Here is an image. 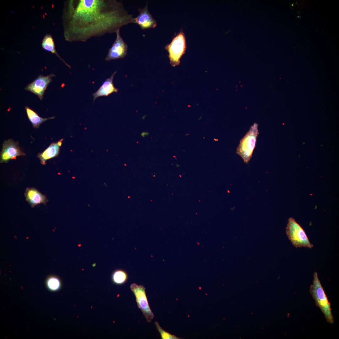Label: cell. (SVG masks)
Listing matches in <instances>:
<instances>
[{
	"instance_id": "obj_1",
	"label": "cell",
	"mask_w": 339,
	"mask_h": 339,
	"mask_svg": "<svg viewBox=\"0 0 339 339\" xmlns=\"http://www.w3.org/2000/svg\"><path fill=\"white\" fill-rule=\"evenodd\" d=\"M134 18L116 0H71L63 15L64 35L69 41L85 42L107 33H116L133 23Z\"/></svg>"
},
{
	"instance_id": "obj_2",
	"label": "cell",
	"mask_w": 339,
	"mask_h": 339,
	"mask_svg": "<svg viewBox=\"0 0 339 339\" xmlns=\"http://www.w3.org/2000/svg\"><path fill=\"white\" fill-rule=\"evenodd\" d=\"M313 284L310 286V292L316 304L324 314L326 320L330 323L334 320L332 314L331 305L318 277L317 272L314 273Z\"/></svg>"
},
{
	"instance_id": "obj_3",
	"label": "cell",
	"mask_w": 339,
	"mask_h": 339,
	"mask_svg": "<svg viewBox=\"0 0 339 339\" xmlns=\"http://www.w3.org/2000/svg\"><path fill=\"white\" fill-rule=\"evenodd\" d=\"M258 124L254 123L241 140L237 149L236 153L240 155L244 162L248 163L250 159L256 146L259 134Z\"/></svg>"
},
{
	"instance_id": "obj_4",
	"label": "cell",
	"mask_w": 339,
	"mask_h": 339,
	"mask_svg": "<svg viewBox=\"0 0 339 339\" xmlns=\"http://www.w3.org/2000/svg\"><path fill=\"white\" fill-rule=\"evenodd\" d=\"M286 232L289 239L296 247H304L312 248L313 245L310 243L303 229L292 218L288 220Z\"/></svg>"
},
{
	"instance_id": "obj_5",
	"label": "cell",
	"mask_w": 339,
	"mask_h": 339,
	"mask_svg": "<svg viewBox=\"0 0 339 339\" xmlns=\"http://www.w3.org/2000/svg\"><path fill=\"white\" fill-rule=\"evenodd\" d=\"M165 49L169 53L170 62L172 66L179 65L180 59L186 49V43L184 33L180 31L173 39L170 43L167 45Z\"/></svg>"
},
{
	"instance_id": "obj_6",
	"label": "cell",
	"mask_w": 339,
	"mask_h": 339,
	"mask_svg": "<svg viewBox=\"0 0 339 339\" xmlns=\"http://www.w3.org/2000/svg\"><path fill=\"white\" fill-rule=\"evenodd\" d=\"M130 288L135 296L137 306L147 322H151L154 316L149 306L145 288L143 285H138L135 283L131 284Z\"/></svg>"
},
{
	"instance_id": "obj_7",
	"label": "cell",
	"mask_w": 339,
	"mask_h": 339,
	"mask_svg": "<svg viewBox=\"0 0 339 339\" xmlns=\"http://www.w3.org/2000/svg\"><path fill=\"white\" fill-rule=\"evenodd\" d=\"M120 30L116 32V39L109 50L108 54L105 58L106 61L122 58L127 54L128 46L121 37Z\"/></svg>"
},
{
	"instance_id": "obj_8",
	"label": "cell",
	"mask_w": 339,
	"mask_h": 339,
	"mask_svg": "<svg viewBox=\"0 0 339 339\" xmlns=\"http://www.w3.org/2000/svg\"><path fill=\"white\" fill-rule=\"evenodd\" d=\"M25 155L20 148L18 142L9 139L5 141L3 143L0 162L6 163L10 159H15L17 156Z\"/></svg>"
},
{
	"instance_id": "obj_9",
	"label": "cell",
	"mask_w": 339,
	"mask_h": 339,
	"mask_svg": "<svg viewBox=\"0 0 339 339\" xmlns=\"http://www.w3.org/2000/svg\"><path fill=\"white\" fill-rule=\"evenodd\" d=\"M54 76V74L47 76L40 75L34 81L29 84L25 89L35 94L42 100L47 86L52 81L51 78Z\"/></svg>"
},
{
	"instance_id": "obj_10",
	"label": "cell",
	"mask_w": 339,
	"mask_h": 339,
	"mask_svg": "<svg viewBox=\"0 0 339 339\" xmlns=\"http://www.w3.org/2000/svg\"><path fill=\"white\" fill-rule=\"evenodd\" d=\"M148 3L143 8H139V15L134 18L133 23L138 25L142 29L155 28L157 25L156 20L149 12L148 8Z\"/></svg>"
},
{
	"instance_id": "obj_11",
	"label": "cell",
	"mask_w": 339,
	"mask_h": 339,
	"mask_svg": "<svg viewBox=\"0 0 339 339\" xmlns=\"http://www.w3.org/2000/svg\"><path fill=\"white\" fill-rule=\"evenodd\" d=\"M63 140L62 138L57 142L52 143L43 152L38 153L37 157L41 164L45 165L46 161L58 156Z\"/></svg>"
},
{
	"instance_id": "obj_12",
	"label": "cell",
	"mask_w": 339,
	"mask_h": 339,
	"mask_svg": "<svg viewBox=\"0 0 339 339\" xmlns=\"http://www.w3.org/2000/svg\"><path fill=\"white\" fill-rule=\"evenodd\" d=\"M116 72H114L110 78L106 79L99 89L93 94L94 100L99 97L107 96L112 93L117 92L118 89L114 86L113 82Z\"/></svg>"
},
{
	"instance_id": "obj_13",
	"label": "cell",
	"mask_w": 339,
	"mask_h": 339,
	"mask_svg": "<svg viewBox=\"0 0 339 339\" xmlns=\"http://www.w3.org/2000/svg\"><path fill=\"white\" fill-rule=\"evenodd\" d=\"M25 196L26 200L32 207L41 203H46L47 201L45 196L33 188H27Z\"/></svg>"
},
{
	"instance_id": "obj_14",
	"label": "cell",
	"mask_w": 339,
	"mask_h": 339,
	"mask_svg": "<svg viewBox=\"0 0 339 339\" xmlns=\"http://www.w3.org/2000/svg\"><path fill=\"white\" fill-rule=\"evenodd\" d=\"M25 109L28 117L35 128H38L40 124L44 121L55 118V117L47 118L40 117L35 111L27 106L25 107Z\"/></svg>"
},
{
	"instance_id": "obj_15",
	"label": "cell",
	"mask_w": 339,
	"mask_h": 339,
	"mask_svg": "<svg viewBox=\"0 0 339 339\" xmlns=\"http://www.w3.org/2000/svg\"><path fill=\"white\" fill-rule=\"evenodd\" d=\"M42 46L46 50L56 55L67 67L71 68L70 66L57 53L55 49L53 39L50 35H47L45 36L42 42Z\"/></svg>"
},
{
	"instance_id": "obj_16",
	"label": "cell",
	"mask_w": 339,
	"mask_h": 339,
	"mask_svg": "<svg viewBox=\"0 0 339 339\" xmlns=\"http://www.w3.org/2000/svg\"><path fill=\"white\" fill-rule=\"evenodd\" d=\"M112 279L115 283L118 285L122 284L127 280V275L123 270H117L113 273Z\"/></svg>"
},
{
	"instance_id": "obj_17",
	"label": "cell",
	"mask_w": 339,
	"mask_h": 339,
	"mask_svg": "<svg viewBox=\"0 0 339 339\" xmlns=\"http://www.w3.org/2000/svg\"><path fill=\"white\" fill-rule=\"evenodd\" d=\"M47 284L49 288L53 290L59 289L61 286L60 280L55 276H51L49 278L47 281Z\"/></svg>"
},
{
	"instance_id": "obj_18",
	"label": "cell",
	"mask_w": 339,
	"mask_h": 339,
	"mask_svg": "<svg viewBox=\"0 0 339 339\" xmlns=\"http://www.w3.org/2000/svg\"><path fill=\"white\" fill-rule=\"evenodd\" d=\"M156 327L158 331L160 333L162 339H179V337L172 335L163 329L160 326L159 323L157 321L155 322Z\"/></svg>"
},
{
	"instance_id": "obj_19",
	"label": "cell",
	"mask_w": 339,
	"mask_h": 339,
	"mask_svg": "<svg viewBox=\"0 0 339 339\" xmlns=\"http://www.w3.org/2000/svg\"><path fill=\"white\" fill-rule=\"evenodd\" d=\"M148 135L149 133L148 132H143L141 133L140 134L141 136L143 137H145L148 136Z\"/></svg>"
}]
</instances>
